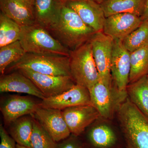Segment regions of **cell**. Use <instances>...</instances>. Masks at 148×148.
<instances>
[{
  "mask_svg": "<svg viewBox=\"0 0 148 148\" xmlns=\"http://www.w3.org/2000/svg\"><path fill=\"white\" fill-rule=\"evenodd\" d=\"M49 32L71 51L90 40L96 33L82 21L73 10L66 5V3L59 21Z\"/></svg>",
  "mask_w": 148,
  "mask_h": 148,
  "instance_id": "6da1fadb",
  "label": "cell"
},
{
  "mask_svg": "<svg viewBox=\"0 0 148 148\" xmlns=\"http://www.w3.org/2000/svg\"><path fill=\"white\" fill-rule=\"evenodd\" d=\"M127 148H148V118L127 97L117 112Z\"/></svg>",
  "mask_w": 148,
  "mask_h": 148,
  "instance_id": "7a4b0ae2",
  "label": "cell"
},
{
  "mask_svg": "<svg viewBox=\"0 0 148 148\" xmlns=\"http://www.w3.org/2000/svg\"><path fill=\"white\" fill-rule=\"evenodd\" d=\"M92 106L98 110L101 117L110 120L127 98V92L118 89L112 76L100 77L89 90Z\"/></svg>",
  "mask_w": 148,
  "mask_h": 148,
  "instance_id": "3957f363",
  "label": "cell"
},
{
  "mask_svg": "<svg viewBox=\"0 0 148 148\" xmlns=\"http://www.w3.org/2000/svg\"><path fill=\"white\" fill-rule=\"evenodd\" d=\"M19 41L27 53L69 56L71 52L48 30L36 23L21 27Z\"/></svg>",
  "mask_w": 148,
  "mask_h": 148,
  "instance_id": "277c9868",
  "label": "cell"
},
{
  "mask_svg": "<svg viewBox=\"0 0 148 148\" xmlns=\"http://www.w3.org/2000/svg\"><path fill=\"white\" fill-rule=\"evenodd\" d=\"M22 69L45 75L71 77L70 58L65 56L27 53L19 61L9 66L6 71Z\"/></svg>",
  "mask_w": 148,
  "mask_h": 148,
  "instance_id": "5b68a950",
  "label": "cell"
},
{
  "mask_svg": "<svg viewBox=\"0 0 148 148\" xmlns=\"http://www.w3.org/2000/svg\"><path fill=\"white\" fill-rule=\"evenodd\" d=\"M69 58L70 71L74 81L89 90L100 78L90 40L71 51Z\"/></svg>",
  "mask_w": 148,
  "mask_h": 148,
  "instance_id": "8992f818",
  "label": "cell"
},
{
  "mask_svg": "<svg viewBox=\"0 0 148 148\" xmlns=\"http://www.w3.org/2000/svg\"><path fill=\"white\" fill-rule=\"evenodd\" d=\"M17 71L30 79L46 98L57 96L76 84L71 76L40 74L28 69H20Z\"/></svg>",
  "mask_w": 148,
  "mask_h": 148,
  "instance_id": "52a82bcc",
  "label": "cell"
},
{
  "mask_svg": "<svg viewBox=\"0 0 148 148\" xmlns=\"http://www.w3.org/2000/svg\"><path fill=\"white\" fill-rule=\"evenodd\" d=\"M31 115L56 143L65 140L71 134L61 110L39 106Z\"/></svg>",
  "mask_w": 148,
  "mask_h": 148,
  "instance_id": "ba28073f",
  "label": "cell"
},
{
  "mask_svg": "<svg viewBox=\"0 0 148 148\" xmlns=\"http://www.w3.org/2000/svg\"><path fill=\"white\" fill-rule=\"evenodd\" d=\"M130 70V52L124 47L122 41L114 40L110 73L114 83L121 91H126Z\"/></svg>",
  "mask_w": 148,
  "mask_h": 148,
  "instance_id": "9c48e42d",
  "label": "cell"
},
{
  "mask_svg": "<svg viewBox=\"0 0 148 148\" xmlns=\"http://www.w3.org/2000/svg\"><path fill=\"white\" fill-rule=\"evenodd\" d=\"M40 103L31 96L14 95L5 97L0 106L5 124L9 126L21 117L33 114L39 107Z\"/></svg>",
  "mask_w": 148,
  "mask_h": 148,
  "instance_id": "30bf717a",
  "label": "cell"
},
{
  "mask_svg": "<svg viewBox=\"0 0 148 148\" xmlns=\"http://www.w3.org/2000/svg\"><path fill=\"white\" fill-rule=\"evenodd\" d=\"M85 105H92L89 90L77 84L57 96L45 98L39 104L42 108L61 111L71 107Z\"/></svg>",
  "mask_w": 148,
  "mask_h": 148,
  "instance_id": "8fae6325",
  "label": "cell"
},
{
  "mask_svg": "<svg viewBox=\"0 0 148 148\" xmlns=\"http://www.w3.org/2000/svg\"><path fill=\"white\" fill-rule=\"evenodd\" d=\"M63 116L71 134L80 135L86 127L101 117L99 112L92 105L68 108L62 110Z\"/></svg>",
  "mask_w": 148,
  "mask_h": 148,
  "instance_id": "7c38bea8",
  "label": "cell"
},
{
  "mask_svg": "<svg viewBox=\"0 0 148 148\" xmlns=\"http://www.w3.org/2000/svg\"><path fill=\"white\" fill-rule=\"evenodd\" d=\"M143 22L141 17L133 14H117L106 17L103 32L113 40L122 41Z\"/></svg>",
  "mask_w": 148,
  "mask_h": 148,
  "instance_id": "4fadbf2b",
  "label": "cell"
},
{
  "mask_svg": "<svg viewBox=\"0 0 148 148\" xmlns=\"http://www.w3.org/2000/svg\"><path fill=\"white\" fill-rule=\"evenodd\" d=\"M90 42L100 77L111 76L110 66L114 40L103 32H98L93 35Z\"/></svg>",
  "mask_w": 148,
  "mask_h": 148,
  "instance_id": "5bb4252c",
  "label": "cell"
},
{
  "mask_svg": "<svg viewBox=\"0 0 148 148\" xmlns=\"http://www.w3.org/2000/svg\"><path fill=\"white\" fill-rule=\"evenodd\" d=\"M66 4L95 32H103L106 17L100 4L93 0H73Z\"/></svg>",
  "mask_w": 148,
  "mask_h": 148,
  "instance_id": "9a60e30c",
  "label": "cell"
},
{
  "mask_svg": "<svg viewBox=\"0 0 148 148\" xmlns=\"http://www.w3.org/2000/svg\"><path fill=\"white\" fill-rule=\"evenodd\" d=\"M0 8L21 27L36 24L34 0H0Z\"/></svg>",
  "mask_w": 148,
  "mask_h": 148,
  "instance_id": "2e32d148",
  "label": "cell"
},
{
  "mask_svg": "<svg viewBox=\"0 0 148 148\" xmlns=\"http://www.w3.org/2000/svg\"><path fill=\"white\" fill-rule=\"evenodd\" d=\"M0 92L26 93L42 100L46 98L30 79L18 71L7 75H1Z\"/></svg>",
  "mask_w": 148,
  "mask_h": 148,
  "instance_id": "e0dca14e",
  "label": "cell"
},
{
  "mask_svg": "<svg viewBox=\"0 0 148 148\" xmlns=\"http://www.w3.org/2000/svg\"><path fill=\"white\" fill-rule=\"evenodd\" d=\"M65 3L61 0H34L36 24L49 31L59 21Z\"/></svg>",
  "mask_w": 148,
  "mask_h": 148,
  "instance_id": "ac0fdd59",
  "label": "cell"
},
{
  "mask_svg": "<svg viewBox=\"0 0 148 148\" xmlns=\"http://www.w3.org/2000/svg\"><path fill=\"white\" fill-rule=\"evenodd\" d=\"M145 0H105L100 3L106 17L117 14H133L141 18Z\"/></svg>",
  "mask_w": 148,
  "mask_h": 148,
  "instance_id": "d6986e66",
  "label": "cell"
},
{
  "mask_svg": "<svg viewBox=\"0 0 148 148\" xmlns=\"http://www.w3.org/2000/svg\"><path fill=\"white\" fill-rule=\"evenodd\" d=\"M126 92L129 100L148 118V75L129 84Z\"/></svg>",
  "mask_w": 148,
  "mask_h": 148,
  "instance_id": "ffe728a7",
  "label": "cell"
},
{
  "mask_svg": "<svg viewBox=\"0 0 148 148\" xmlns=\"http://www.w3.org/2000/svg\"><path fill=\"white\" fill-rule=\"evenodd\" d=\"M26 115L14 121L9 125V133L16 144L30 148L31 136L33 130L34 118Z\"/></svg>",
  "mask_w": 148,
  "mask_h": 148,
  "instance_id": "44dd1931",
  "label": "cell"
},
{
  "mask_svg": "<svg viewBox=\"0 0 148 148\" xmlns=\"http://www.w3.org/2000/svg\"><path fill=\"white\" fill-rule=\"evenodd\" d=\"M88 138L91 145L97 148L112 147L115 145L117 140L113 130L106 124L92 127L88 132Z\"/></svg>",
  "mask_w": 148,
  "mask_h": 148,
  "instance_id": "7402d4cb",
  "label": "cell"
},
{
  "mask_svg": "<svg viewBox=\"0 0 148 148\" xmlns=\"http://www.w3.org/2000/svg\"><path fill=\"white\" fill-rule=\"evenodd\" d=\"M129 84L148 75V45L130 53Z\"/></svg>",
  "mask_w": 148,
  "mask_h": 148,
  "instance_id": "603a6c76",
  "label": "cell"
},
{
  "mask_svg": "<svg viewBox=\"0 0 148 148\" xmlns=\"http://www.w3.org/2000/svg\"><path fill=\"white\" fill-rule=\"evenodd\" d=\"M21 26L1 12L0 14V47L19 40Z\"/></svg>",
  "mask_w": 148,
  "mask_h": 148,
  "instance_id": "cb8c5ba5",
  "label": "cell"
},
{
  "mask_svg": "<svg viewBox=\"0 0 148 148\" xmlns=\"http://www.w3.org/2000/svg\"><path fill=\"white\" fill-rule=\"evenodd\" d=\"M19 40L0 47V73L4 75L12 64L19 61L26 54Z\"/></svg>",
  "mask_w": 148,
  "mask_h": 148,
  "instance_id": "d4e9b609",
  "label": "cell"
},
{
  "mask_svg": "<svg viewBox=\"0 0 148 148\" xmlns=\"http://www.w3.org/2000/svg\"><path fill=\"white\" fill-rule=\"evenodd\" d=\"M125 48L130 53L148 45V20L141 25L122 40Z\"/></svg>",
  "mask_w": 148,
  "mask_h": 148,
  "instance_id": "484cf974",
  "label": "cell"
},
{
  "mask_svg": "<svg viewBox=\"0 0 148 148\" xmlns=\"http://www.w3.org/2000/svg\"><path fill=\"white\" fill-rule=\"evenodd\" d=\"M30 148H56V142L34 118L33 130Z\"/></svg>",
  "mask_w": 148,
  "mask_h": 148,
  "instance_id": "4316f807",
  "label": "cell"
},
{
  "mask_svg": "<svg viewBox=\"0 0 148 148\" xmlns=\"http://www.w3.org/2000/svg\"><path fill=\"white\" fill-rule=\"evenodd\" d=\"M0 148H16V142L8 135L5 127L1 124L0 125Z\"/></svg>",
  "mask_w": 148,
  "mask_h": 148,
  "instance_id": "83f0119b",
  "label": "cell"
},
{
  "mask_svg": "<svg viewBox=\"0 0 148 148\" xmlns=\"http://www.w3.org/2000/svg\"><path fill=\"white\" fill-rule=\"evenodd\" d=\"M77 136L71 134L69 137L57 145L56 148H83Z\"/></svg>",
  "mask_w": 148,
  "mask_h": 148,
  "instance_id": "f1b7e54d",
  "label": "cell"
},
{
  "mask_svg": "<svg viewBox=\"0 0 148 148\" xmlns=\"http://www.w3.org/2000/svg\"><path fill=\"white\" fill-rule=\"evenodd\" d=\"M141 18L143 21L148 20V0H145L144 11Z\"/></svg>",
  "mask_w": 148,
  "mask_h": 148,
  "instance_id": "f546056e",
  "label": "cell"
},
{
  "mask_svg": "<svg viewBox=\"0 0 148 148\" xmlns=\"http://www.w3.org/2000/svg\"><path fill=\"white\" fill-rule=\"evenodd\" d=\"M16 148H30L27 147H24V146L20 145L17 144H16Z\"/></svg>",
  "mask_w": 148,
  "mask_h": 148,
  "instance_id": "4dcf8cb0",
  "label": "cell"
},
{
  "mask_svg": "<svg viewBox=\"0 0 148 148\" xmlns=\"http://www.w3.org/2000/svg\"><path fill=\"white\" fill-rule=\"evenodd\" d=\"M93 1H95L96 2L100 4L102 2H103V1H105V0H93Z\"/></svg>",
  "mask_w": 148,
  "mask_h": 148,
  "instance_id": "1f68e13d",
  "label": "cell"
},
{
  "mask_svg": "<svg viewBox=\"0 0 148 148\" xmlns=\"http://www.w3.org/2000/svg\"><path fill=\"white\" fill-rule=\"evenodd\" d=\"M61 1H63L64 2L66 3L67 2L71 1H73V0H61Z\"/></svg>",
  "mask_w": 148,
  "mask_h": 148,
  "instance_id": "d6a6232c",
  "label": "cell"
}]
</instances>
